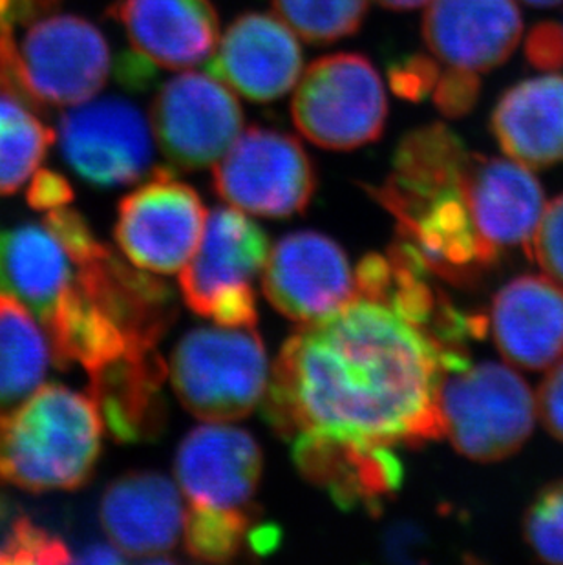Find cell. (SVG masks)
<instances>
[{
  "mask_svg": "<svg viewBox=\"0 0 563 565\" xmlns=\"http://www.w3.org/2000/svg\"><path fill=\"white\" fill-rule=\"evenodd\" d=\"M490 330L507 363L551 369L563 358L562 284L548 275L512 278L492 300Z\"/></svg>",
  "mask_w": 563,
  "mask_h": 565,
  "instance_id": "obj_19",
  "label": "cell"
},
{
  "mask_svg": "<svg viewBox=\"0 0 563 565\" xmlns=\"http://www.w3.org/2000/svg\"><path fill=\"white\" fill-rule=\"evenodd\" d=\"M538 416L543 427L563 441V361L553 364L537 394Z\"/></svg>",
  "mask_w": 563,
  "mask_h": 565,
  "instance_id": "obj_39",
  "label": "cell"
},
{
  "mask_svg": "<svg viewBox=\"0 0 563 565\" xmlns=\"http://www.w3.org/2000/svg\"><path fill=\"white\" fill-rule=\"evenodd\" d=\"M75 267L74 282L121 328L134 347L158 348L178 313L166 282L149 271H138L108 246Z\"/></svg>",
  "mask_w": 563,
  "mask_h": 565,
  "instance_id": "obj_20",
  "label": "cell"
},
{
  "mask_svg": "<svg viewBox=\"0 0 563 565\" xmlns=\"http://www.w3.org/2000/svg\"><path fill=\"white\" fill-rule=\"evenodd\" d=\"M43 326L52 361L59 369L79 364L92 374L127 353L145 352V348L134 347L121 328L75 282L70 284Z\"/></svg>",
  "mask_w": 563,
  "mask_h": 565,
  "instance_id": "obj_25",
  "label": "cell"
},
{
  "mask_svg": "<svg viewBox=\"0 0 563 565\" xmlns=\"http://www.w3.org/2000/svg\"><path fill=\"white\" fill-rule=\"evenodd\" d=\"M54 141V130L26 102L0 90V198L19 191L39 171Z\"/></svg>",
  "mask_w": 563,
  "mask_h": 565,
  "instance_id": "obj_28",
  "label": "cell"
},
{
  "mask_svg": "<svg viewBox=\"0 0 563 565\" xmlns=\"http://www.w3.org/2000/svg\"><path fill=\"white\" fill-rule=\"evenodd\" d=\"M116 77L119 85L128 90H147L156 77L155 63L139 54L138 50L123 52L116 61Z\"/></svg>",
  "mask_w": 563,
  "mask_h": 565,
  "instance_id": "obj_41",
  "label": "cell"
},
{
  "mask_svg": "<svg viewBox=\"0 0 563 565\" xmlns=\"http://www.w3.org/2000/svg\"><path fill=\"white\" fill-rule=\"evenodd\" d=\"M525 4L534 6V8H556L563 4V0H523Z\"/></svg>",
  "mask_w": 563,
  "mask_h": 565,
  "instance_id": "obj_44",
  "label": "cell"
},
{
  "mask_svg": "<svg viewBox=\"0 0 563 565\" xmlns=\"http://www.w3.org/2000/svg\"><path fill=\"white\" fill-rule=\"evenodd\" d=\"M72 282V260L46 225L0 231V294L19 300L44 322Z\"/></svg>",
  "mask_w": 563,
  "mask_h": 565,
  "instance_id": "obj_24",
  "label": "cell"
},
{
  "mask_svg": "<svg viewBox=\"0 0 563 565\" xmlns=\"http://www.w3.org/2000/svg\"><path fill=\"white\" fill-rule=\"evenodd\" d=\"M470 363L403 317L357 297L300 326L278 353L264 417L282 438L322 433L421 447L445 436L439 388Z\"/></svg>",
  "mask_w": 563,
  "mask_h": 565,
  "instance_id": "obj_1",
  "label": "cell"
},
{
  "mask_svg": "<svg viewBox=\"0 0 563 565\" xmlns=\"http://www.w3.org/2000/svg\"><path fill=\"white\" fill-rule=\"evenodd\" d=\"M181 405L209 423L249 416L264 401L269 363L253 328H202L187 333L170 361Z\"/></svg>",
  "mask_w": 563,
  "mask_h": 565,
  "instance_id": "obj_3",
  "label": "cell"
},
{
  "mask_svg": "<svg viewBox=\"0 0 563 565\" xmlns=\"http://www.w3.org/2000/svg\"><path fill=\"white\" fill-rule=\"evenodd\" d=\"M103 425L117 443H144L166 428L167 366L158 350L130 352L88 374Z\"/></svg>",
  "mask_w": 563,
  "mask_h": 565,
  "instance_id": "obj_22",
  "label": "cell"
},
{
  "mask_svg": "<svg viewBox=\"0 0 563 565\" xmlns=\"http://www.w3.org/2000/svg\"><path fill=\"white\" fill-rule=\"evenodd\" d=\"M253 512L225 511L191 505L185 509L183 544L192 558L209 564H224L244 551L253 550Z\"/></svg>",
  "mask_w": 563,
  "mask_h": 565,
  "instance_id": "obj_29",
  "label": "cell"
},
{
  "mask_svg": "<svg viewBox=\"0 0 563 565\" xmlns=\"http://www.w3.org/2000/svg\"><path fill=\"white\" fill-rule=\"evenodd\" d=\"M472 154L445 124L423 125L404 134L392 158V174L378 189L394 194H431L465 182Z\"/></svg>",
  "mask_w": 563,
  "mask_h": 565,
  "instance_id": "obj_26",
  "label": "cell"
},
{
  "mask_svg": "<svg viewBox=\"0 0 563 565\" xmlns=\"http://www.w3.org/2000/svg\"><path fill=\"white\" fill-rule=\"evenodd\" d=\"M277 15L304 41L336 43L359 32L368 0H273Z\"/></svg>",
  "mask_w": 563,
  "mask_h": 565,
  "instance_id": "obj_30",
  "label": "cell"
},
{
  "mask_svg": "<svg viewBox=\"0 0 563 565\" xmlns=\"http://www.w3.org/2000/svg\"><path fill=\"white\" fill-rule=\"evenodd\" d=\"M490 132L523 166L563 163V75H540L510 86L496 103Z\"/></svg>",
  "mask_w": 563,
  "mask_h": 565,
  "instance_id": "obj_23",
  "label": "cell"
},
{
  "mask_svg": "<svg viewBox=\"0 0 563 565\" xmlns=\"http://www.w3.org/2000/svg\"><path fill=\"white\" fill-rule=\"evenodd\" d=\"M57 0H0V35H13L15 26L46 15Z\"/></svg>",
  "mask_w": 563,
  "mask_h": 565,
  "instance_id": "obj_40",
  "label": "cell"
},
{
  "mask_svg": "<svg viewBox=\"0 0 563 565\" xmlns=\"http://www.w3.org/2000/svg\"><path fill=\"white\" fill-rule=\"evenodd\" d=\"M293 124L322 149L353 150L383 136L389 97L372 61L326 55L304 72L291 102Z\"/></svg>",
  "mask_w": 563,
  "mask_h": 565,
  "instance_id": "obj_6",
  "label": "cell"
},
{
  "mask_svg": "<svg viewBox=\"0 0 563 565\" xmlns=\"http://www.w3.org/2000/svg\"><path fill=\"white\" fill-rule=\"evenodd\" d=\"M208 211L191 185L170 169L123 198L114 235L127 260L141 271L172 275L189 264L202 242Z\"/></svg>",
  "mask_w": 563,
  "mask_h": 565,
  "instance_id": "obj_8",
  "label": "cell"
},
{
  "mask_svg": "<svg viewBox=\"0 0 563 565\" xmlns=\"http://www.w3.org/2000/svg\"><path fill=\"white\" fill-rule=\"evenodd\" d=\"M74 562L63 540L28 518H17L0 542V564H68Z\"/></svg>",
  "mask_w": 563,
  "mask_h": 565,
  "instance_id": "obj_32",
  "label": "cell"
},
{
  "mask_svg": "<svg viewBox=\"0 0 563 565\" xmlns=\"http://www.w3.org/2000/svg\"><path fill=\"white\" fill-rule=\"evenodd\" d=\"M108 13L121 22L134 50L166 68L205 63L219 44L211 0H116Z\"/></svg>",
  "mask_w": 563,
  "mask_h": 565,
  "instance_id": "obj_21",
  "label": "cell"
},
{
  "mask_svg": "<svg viewBox=\"0 0 563 565\" xmlns=\"http://www.w3.org/2000/svg\"><path fill=\"white\" fill-rule=\"evenodd\" d=\"M59 134L64 161L94 188L139 182L155 160L147 118L119 97L81 103L61 118Z\"/></svg>",
  "mask_w": 563,
  "mask_h": 565,
  "instance_id": "obj_11",
  "label": "cell"
},
{
  "mask_svg": "<svg viewBox=\"0 0 563 565\" xmlns=\"http://www.w3.org/2000/svg\"><path fill=\"white\" fill-rule=\"evenodd\" d=\"M445 436L457 452L495 463L518 452L537 423V395L506 364L479 363L452 370L439 388Z\"/></svg>",
  "mask_w": 563,
  "mask_h": 565,
  "instance_id": "obj_4",
  "label": "cell"
},
{
  "mask_svg": "<svg viewBox=\"0 0 563 565\" xmlns=\"http://www.w3.org/2000/svg\"><path fill=\"white\" fill-rule=\"evenodd\" d=\"M293 459L300 475L322 487L344 511H381L403 486V463L384 443L300 434L293 439Z\"/></svg>",
  "mask_w": 563,
  "mask_h": 565,
  "instance_id": "obj_13",
  "label": "cell"
},
{
  "mask_svg": "<svg viewBox=\"0 0 563 565\" xmlns=\"http://www.w3.org/2000/svg\"><path fill=\"white\" fill-rule=\"evenodd\" d=\"M74 189L66 177L52 169L35 172L26 191V202L33 211L50 213L66 207L74 200Z\"/></svg>",
  "mask_w": 563,
  "mask_h": 565,
  "instance_id": "obj_38",
  "label": "cell"
},
{
  "mask_svg": "<svg viewBox=\"0 0 563 565\" xmlns=\"http://www.w3.org/2000/svg\"><path fill=\"white\" fill-rule=\"evenodd\" d=\"M465 194L476 230L489 249L501 256L506 249L523 247L529 255L545 209V194L527 166L472 154Z\"/></svg>",
  "mask_w": 563,
  "mask_h": 565,
  "instance_id": "obj_18",
  "label": "cell"
},
{
  "mask_svg": "<svg viewBox=\"0 0 563 565\" xmlns=\"http://www.w3.org/2000/svg\"><path fill=\"white\" fill-rule=\"evenodd\" d=\"M481 83L472 70L448 68L443 72L434 88V105L445 118H465L479 102Z\"/></svg>",
  "mask_w": 563,
  "mask_h": 565,
  "instance_id": "obj_36",
  "label": "cell"
},
{
  "mask_svg": "<svg viewBox=\"0 0 563 565\" xmlns=\"http://www.w3.org/2000/svg\"><path fill=\"white\" fill-rule=\"evenodd\" d=\"M529 256L549 278L563 286V194L543 209L542 220L532 236Z\"/></svg>",
  "mask_w": 563,
  "mask_h": 565,
  "instance_id": "obj_33",
  "label": "cell"
},
{
  "mask_svg": "<svg viewBox=\"0 0 563 565\" xmlns=\"http://www.w3.org/2000/svg\"><path fill=\"white\" fill-rule=\"evenodd\" d=\"M262 288L278 313L300 324L326 319L357 299L348 256L330 236L315 231L284 236L273 247Z\"/></svg>",
  "mask_w": 563,
  "mask_h": 565,
  "instance_id": "obj_12",
  "label": "cell"
},
{
  "mask_svg": "<svg viewBox=\"0 0 563 565\" xmlns=\"http://www.w3.org/2000/svg\"><path fill=\"white\" fill-rule=\"evenodd\" d=\"M74 562H79V564H119V562H125V555L114 545H92L88 550L83 551V555L74 558Z\"/></svg>",
  "mask_w": 563,
  "mask_h": 565,
  "instance_id": "obj_42",
  "label": "cell"
},
{
  "mask_svg": "<svg viewBox=\"0 0 563 565\" xmlns=\"http://www.w3.org/2000/svg\"><path fill=\"white\" fill-rule=\"evenodd\" d=\"M304 54L278 17L249 11L234 19L208 72L251 102H277L302 75Z\"/></svg>",
  "mask_w": 563,
  "mask_h": 565,
  "instance_id": "obj_15",
  "label": "cell"
},
{
  "mask_svg": "<svg viewBox=\"0 0 563 565\" xmlns=\"http://www.w3.org/2000/svg\"><path fill=\"white\" fill-rule=\"evenodd\" d=\"M390 88L404 102L421 103L428 99L437 79L439 66L428 54H408L389 64Z\"/></svg>",
  "mask_w": 563,
  "mask_h": 565,
  "instance_id": "obj_34",
  "label": "cell"
},
{
  "mask_svg": "<svg viewBox=\"0 0 563 565\" xmlns=\"http://www.w3.org/2000/svg\"><path fill=\"white\" fill-rule=\"evenodd\" d=\"M523 536L540 561L563 565V480L534 497L523 518Z\"/></svg>",
  "mask_w": 563,
  "mask_h": 565,
  "instance_id": "obj_31",
  "label": "cell"
},
{
  "mask_svg": "<svg viewBox=\"0 0 563 565\" xmlns=\"http://www.w3.org/2000/svg\"><path fill=\"white\" fill-rule=\"evenodd\" d=\"M262 467V448L251 434L209 423L181 441L174 470L191 505L245 511L261 483Z\"/></svg>",
  "mask_w": 563,
  "mask_h": 565,
  "instance_id": "obj_14",
  "label": "cell"
},
{
  "mask_svg": "<svg viewBox=\"0 0 563 565\" xmlns=\"http://www.w3.org/2000/svg\"><path fill=\"white\" fill-rule=\"evenodd\" d=\"M214 191L242 213L289 218L308 209L317 172L291 134L251 127L214 163Z\"/></svg>",
  "mask_w": 563,
  "mask_h": 565,
  "instance_id": "obj_7",
  "label": "cell"
},
{
  "mask_svg": "<svg viewBox=\"0 0 563 565\" xmlns=\"http://www.w3.org/2000/svg\"><path fill=\"white\" fill-rule=\"evenodd\" d=\"M378 2L384 6V8H389V10L408 11L419 8V6L425 4L428 0H378Z\"/></svg>",
  "mask_w": 563,
  "mask_h": 565,
  "instance_id": "obj_43",
  "label": "cell"
},
{
  "mask_svg": "<svg viewBox=\"0 0 563 565\" xmlns=\"http://www.w3.org/2000/svg\"><path fill=\"white\" fill-rule=\"evenodd\" d=\"M99 520L110 544L123 555L145 562L170 561L183 534L185 507L174 483L152 470H136L114 480L103 494Z\"/></svg>",
  "mask_w": 563,
  "mask_h": 565,
  "instance_id": "obj_16",
  "label": "cell"
},
{
  "mask_svg": "<svg viewBox=\"0 0 563 565\" xmlns=\"http://www.w3.org/2000/svg\"><path fill=\"white\" fill-rule=\"evenodd\" d=\"M523 19L514 0H432L423 39L437 60L454 68L489 72L514 54Z\"/></svg>",
  "mask_w": 563,
  "mask_h": 565,
  "instance_id": "obj_17",
  "label": "cell"
},
{
  "mask_svg": "<svg viewBox=\"0 0 563 565\" xmlns=\"http://www.w3.org/2000/svg\"><path fill=\"white\" fill-rule=\"evenodd\" d=\"M150 119L167 160L181 171H200L214 166L238 138L244 110L219 77L185 72L161 86Z\"/></svg>",
  "mask_w": 563,
  "mask_h": 565,
  "instance_id": "obj_10",
  "label": "cell"
},
{
  "mask_svg": "<svg viewBox=\"0 0 563 565\" xmlns=\"http://www.w3.org/2000/svg\"><path fill=\"white\" fill-rule=\"evenodd\" d=\"M525 60L532 68H563V26L559 22H538L525 41Z\"/></svg>",
  "mask_w": 563,
  "mask_h": 565,
  "instance_id": "obj_37",
  "label": "cell"
},
{
  "mask_svg": "<svg viewBox=\"0 0 563 565\" xmlns=\"http://www.w3.org/2000/svg\"><path fill=\"white\" fill-rule=\"evenodd\" d=\"M43 224L54 233L74 266L91 260L92 256L97 255L105 246L102 241H97L85 216L74 209H68V205L46 213Z\"/></svg>",
  "mask_w": 563,
  "mask_h": 565,
  "instance_id": "obj_35",
  "label": "cell"
},
{
  "mask_svg": "<svg viewBox=\"0 0 563 565\" xmlns=\"http://www.w3.org/2000/svg\"><path fill=\"white\" fill-rule=\"evenodd\" d=\"M19 66L35 110L81 105L107 83L110 49L102 30L83 17H41L22 39Z\"/></svg>",
  "mask_w": 563,
  "mask_h": 565,
  "instance_id": "obj_9",
  "label": "cell"
},
{
  "mask_svg": "<svg viewBox=\"0 0 563 565\" xmlns=\"http://www.w3.org/2000/svg\"><path fill=\"white\" fill-rule=\"evenodd\" d=\"M269 252L261 225L238 209H214L196 253L180 271L181 297L194 313L216 324L253 328L258 322L253 284Z\"/></svg>",
  "mask_w": 563,
  "mask_h": 565,
  "instance_id": "obj_5",
  "label": "cell"
},
{
  "mask_svg": "<svg viewBox=\"0 0 563 565\" xmlns=\"http://www.w3.org/2000/svg\"><path fill=\"white\" fill-rule=\"evenodd\" d=\"M52 363L49 337L32 311L0 294V414L43 386Z\"/></svg>",
  "mask_w": 563,
  "mask_h": 565,
  "instance_id": "obj_27",
  "label": "cell"
},
{
  "mask_svg": "<svg viewBox=\"0 0 563 565\" xmlns=\"http://www.w3.org/2000/svg\"><path fill=\"white\" fill-rule=\"evenodd\" d=\"M102 414L92 395L43 384L0 414V483L21 491H75L102 454Z\"/></svg>",
  "mask_w": 563,
  "mask_h": 565,
  "instance_id": "obj_2",
  "label": "cell"
}]
</instances>
